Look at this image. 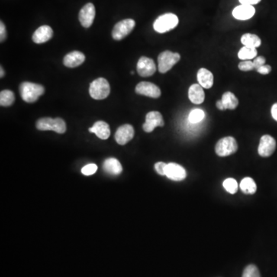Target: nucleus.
Listing matches in <instances>:
<instances>
[{"mask_svg": "<svg viewBox=\"0 0 277 277\" xmlns=\"http://www.w3.org/2000/svg\"><path fill=\"white\" fill-rule=\"evenodd\" d=\"M20 96L25 102L28 104L37 101L45 93L44 87L40 84L33 83V82H24L20 85Z\"/></svg>", "mask_w": 277, "mask_h": 277, "instance_id": "obj_1", "label": "nucleus"}, {"mask_svg": "<svg viewBox=\"0 0 277 277\" xmlns=\"http://www.w3.org/2000/svg\"><path fill=\"white\" fill-rule=\"evenodd\" d=\"M36 128L42 131H47V130H51V131L56 132V133L62 134L66 133V125L64 120L61 118H42L38 120L36 123Z\"/></svg>", "mask_w": 277, "mask_h": 277, "instance_id": "obj_2", "label": "nucleus"}, {"mask_svg": "<svg viewBox=\"0 0 277 277\" xmlns=\"http://www.w3.org/2000/svg\"><path fill=\"white\" fill-rule=\"evenodd\" d=\"M179 19L175 14H166L156 19L153 23L155 31L159 33H164L170 31L177 27Z\"/></svg>", "mask_w": 277, "mask_h": 277, "instance_id": "obj_3", "label": "nucleus"}, {"mask_svg": "<svg viewBox=\"0 0 277 277\" xmlns=\"http://www.w3.org/2000/svg\"><path fill=\"white\" fill-rule=\"evenodd\" d=\"M110 94V84L104 78L95 79L89 85V94L94 100H104L108 97Z\"/></svg>", "mask_w": 277, "mask_h": 277, "instance_id": "obj_4", "label": "nucleus"}, {"mask_svg": "<svg viewBox=\"0 0 277 277\" xmlns=\"http://www.w3.org/2000/svg\"><path fill=\"white\" fill-rule=\"evenodd\" d=\"M179 59L180 55L179 53H172L169 50L162 52L158 56V70L160 73H166L179 62Z\"/></svg>", "mask_w": 277, "mask_h": 277, "instance_id": "obj_5", "label": "nucleus"}, {"mask_svg": "<svg viewBox=\"0 0 277 277\" xmlns=\"http://www.w3.org/2000/svg\"><path fill=\"white\" fill-rule=\"evenodd\" d=\"M237 150V142L232 136H226V137L223 138L217 142L215 146L216 153L222 157L234 154Z\"/></svg>", "mask_w": 277, "mask_h": 277, "instance_id": "obj_6", "label": "nucleus"}, {"mask_svg": "<svg viewBox=\"0 0 277 277\" xmlns=\"http://www.w3.org/2000/svg\"><path fill=\"white\" fill-rule=\"evenodd\" d=\"M136 23L132 19H127L119 22L113 28L112 36L115 40H122L127 37L134 29Z\"/></svg>", "mask_w": 277, "mask_h": 277, "instance_id": "obj_7", "label": "nucleus"}, {"mask_svg": "<svg viewBox=\"0 0 277 277\" xmlns=\"http://www.w3.org/2000/svg\"><path fill=\"white\" fill-rule=\"evenodd\" d=\"M276 148V142L272 136L264 135L261 137L258 147V153L262 157L272 156Z\"/></svg>", "mask_w": 277, "mask_h": 277, "instance_id": "obj_8", "label": "nucleus"}, {"mask_svg": "<svg viewBox=\"0 0 277 277\" xmlns=\"http://www.w3.org/2000/svg\"><path fill=\"white\" fill-rule=\"evenodd\" d=\"M164 124V120L159 112H149L146 115V122L143 124V129L146 133H151L156 127H163Z\"/></svg>", "mask_w": 277, "mask_h": 277, "instance_id": "obj_9", "label": "nucleus"}, {"mask_svg": "<svg viewBox=\"0 0 277 277\" xmlns=\"http://www.w3.org/2000/svg\"><path fill=\"white\" fill-rule=\"evenodd\" d=\"M156 66L152 59L142 56L137 62V72L143 77H149L156 72Z\"/></svg>", "mask_w": 277, "mask_h": 277, "instance_id": "obj_10", "label": "nucleus"}, {"mask_svg": "<svg viewBox=\"0 0 277 277\" xmlns=\"http://www.w3.org/2000/svg\"><path fill=\"white\" fill-rule=\"evenodd\" d=\"M136 93L150 98L157 99L161 96V90L157 85L149 82H141L136 86Z\"/></svg>", "mask_w": 277, "mask_h": 277, "instance_id": "obj_11", "label": "nucleus"}, {"mask_svg": "<svg viewBox=\"0 0 277 277\" xmlns=\"http://www.w3.org/2000/svg\"><path fill=\"white\" fill-rule=\"evenodd\" d=\"M96 10L93 4H87L81 9L79 14V20L81 25L85 28H89L92 26L95 19Z\"/></svg>", "mask_w": 277, "mask_h": 277, "instance_id": "obj_12", "label": "nucleus"}, {"mask_svg": "<svg viewBox=\"0 0 277 277\" xmlns=\"http://www.w3.org/2000/svg\"><path fill=\"white\" fill-rule=\"evenodd\" d=\"M134 129L131 125L125 124L119 127L115 134L116 141L120 145L127 144L134 137Z\"/></svg>", "mask_w": 277, "mask_h": 277, "instance_id": "obj_13", "label": "nucleus"}, {"mask_svg": "<svg viewBox=\"0 0 277 277\" xmlns=\"http://www.w3.org/2000/svg\"><path fill=\"white\" fill-rule=\"evenodd\" d=\"M166 175L172 180L182 181L187 177V172L180 165L170 162L166 165Z\"/></svg>", "mask_w": 277, "mask_h": 277, "instance_id": "obj_14", "label": "nucleus"}, {"mask_svg": "<svg viewBox=\"0 0 277 277\" xmlns=\"http://www.w3.org/2000/svg\"><path fill=\"white\" fill-rule=\"evenodd\" d=\"M53 29L49 26H42L35 31L33 35V41L37 44L46 43L53 37Z\"/></svg>", "mask_w": 277, "mask_h": 277, "instance_id": "obj_15", "label": "nucleus"}, {"mask_svg": "<svg viewBox=\"0 0 277 277\" xmlns=\"http://www.w3.org/2000/svg\"><path fill=\"white\" fill-rule=\"evenodd\" d=\"M255 10L253 6L243 5L238 6L233 10V16L235 19L239 20H247L254 16Z\"/></svg>", "mask_w": 277, "mask_h": 277, "instance_id": "obj_16", "label": "nucleus"}, {"mask_svg": "<svg viewBox=\"0 0 277 277\" xmlns=\"http://www.w3.org/2000/svg\"><path fill=\"white\" fill-rule=\"evenodd\" d=\"M188 97L193 104L200 105L204 102L205 93L200 84H193L188 90Z\"/></svg>", "mask_w": 277, "mask_h": 277, "instance_id": "obj_17", "label": "nucleus"}, {"mask_svg": "<svg viewBox=\"0 0 277 277\" xmlns=\"http://www.w3.org/2000/svg\"><path fill=\"white\" fill-rule=\"evenodd\" d=\"M85 59V55L81 52H71L65 56L63 64L68 68L77 67L83 63Z\"/></svg>", "mask_w": 277, "mask_h": 277, "instance_id": "obj_18", "label": "nucleus"}, {"mask_svg": "<svg viewBox=\"0 0 277 277\" xmlns=\"http://www.w3.org/2000/svg\"><path fill=\"white\" fill-rule=\"evenodd\" d=\"M197 80L203 88L210 89L213 85L214 77L210 70L205 68H201L197 72Z\"/></svg>", "mask_w": 277, "mask_h": 277, "instance_id": "obj_19", "label": "nucleus"}, {"mask_svg": "<svg viewBox=\"0 0 277 277\" xmlns=\"http://www.w3.org/2000/svg\"><path fill=\"white\" fill-rule=\"evenodd\" d=\"M89 131L95 133L101 140H107L110 136V126L104 121L94 123V127L89 128Z\"/></svg>", "mask_w": 277, "mask_h": 277, "instance_id": "obj_20", "label": "nucleus"}, {"mask_svg": "<svg viewBox=\"0 0 277 277\" xmlns=\"http://www.w3.org/2000/svg\"><path fill=\"white\" fill-rule=\"evenodd\" d=\"M104 169L107 173L114 175H119L123 171L121 163L115 158L106 159L104 163Z\"/></svg>", "mask_w": 277, "mask_h": 277, "instance_id": "obj_21", "label": "nucleus"}, {"mask_svg": "<svg viewBox=\"0 0 277 277\" xmlns=\"http://www.w3.org/2000/svg\"><path fill=\"white\" fill-rule=\"evenodd\" d=\"M221 100L225 110H235L239 105V100L236 98V96L231 92H226L223 94Z\"/></svg>", "mask_w": 277, "mask_h": 277, "instance_id": "obj_22", "label": "nucleus"}, {"mask_svg": "<svg viewBox=\"0 0 277 277\" xmlns=\"http://www.w3.org/2000/svg\"><path fill=\"white\" fill-rule=\"evenodd\" d=\"M241 43L243 46H247L250 48H258L260 46L261 40L259 36L251 33H246L243 35L241 37Z\"/></svg>", "mask_w": 277, "mask_h": 277, "instance_id": "obj_23", "label": "nucleus"}, {"mask_svg": "<svg viewBox=\"0 0 277 277\" xmlns=\"http://www.w3.org/2000/svg\"><path fill=\"white\" fill-rule=\"evenodd\" d=\"M240 189L244 194H254L257 190L256 182L252 178L246 177L240 182Z\"/></svg>", "mask_w": 277, "mask_h": 277, "instance_id": "obj_24", "label": "nucleus"}, {"mask_svg": "<svg viewBox=\"0 0 277 277\" xmlns=\"http://www.w3.org/2000/svg\"><path fill=\"white\" fill-rule=\"evenodd\" d=\"M257 56V50L256 48L243 46L238 53V57L241 60H250Z\"/></svg>", "mask_w": 277, "mask_h": 277, "instance_id": "obj_25", "label": "nucleus"}, {"mask_svg": "<svg viewBox=\"0 0 277 277\" xmlns=\"http://www.w3.org/2000/svg\"><path fill=\"white\" fill-rule=\"evenodd\" d=\"M15 102V95L11 90H4L0 93V105L10 107Z\"/></svg>", "mask_w": 277, "mask_h": 277, "instance_id": "obj_26", "label": "nucleus"}, {"mask_svg": "<svg viewBox=\"0 0 277 277\" xmlns=\"http://www.w3.org/2000/svg\"><path fill=\"white\" fill-rule=\"evenodd\" d=\"M205 117V113L204 110L200 109H194L190 113L189 115V121L191 123H198L202 121Z\"/></svg>", "mask_w": 277, "mask_h": 277, "instance_id": "obj_27", "label": "nucleus"}, {"mask_svg": "<svg viewBox=\"0 0 277 277\" xmlns=\"http://www.w3.org/2000/svg\"><path fill=\"white\" fill-rule=\"evenodd\" d=\"M223 187L229 194H234L238 191V183L236 179L228 178L223 182Z\"/></svg>", "mask_w": 277, "mask_h": 277, "instance_id": "obj_28", "label": "nucleus"}, {"mask_svg": "<svg viewBox=\"0 0 277 277\" xmlns=\"http://www.w3.org/2000/svg\"><path fill=\"white\" fill-rule=\"evenodd\" d=\"M242 277H261V275L259 269L255 265L251 264L245 268Z\"/></svg>", "mask_w": 277, "mask_h": 277, "instance_id": "obj_29", "label": "nucleus"}, {"mask_svg": "<svg viewBox=\"0 0 277 277\" xmlns=\"http://www.w3.org/2000/svg\"><path fill=\"white\" fill-rule=\"evenodd\" d=\"M238 67H239L240 70L244 71V72L253 70V69H255L253 61L250 60L242 61V62L239 63Z\"/></svg>", "mask_w": 277, "mask_h": 277, "instance_id": "obj_30", "label": "nucleus"}, {"mask_svg": "<svg viewBox=\"0 0 277 277\" xmlns=\"http://www.w3.org/2000/svg\"><path fill=\"white\" fill-rule=\"evenodd\" d=\"M97 170V166L94 163L86 165L82 169V173L85 175H90L95 173Z\"/></svg>", "mask_w": 277, "mask_h": 277, "instance_id": "obj_31", "label": "nucleus"}, {"mask_svg": "<svg viewBox=\"0 0 277 277\" xmlns=\"http://www.w3.org/2000/svg\"><path fill=\"white\" fill-rule=\"evenodd\" d=\"M166 163L162 162H156L155 164V169L159 175H166Z\"/></svg>", "mask_w": 277, "mask_h": 277, "instance_id": "obj_32", "label": "nucleus"}, {"mask_svg": "<svg viewBox=\"0 0 277 277\" xmlns=\"http://www.w3.org/2000/svg\"><path fill=\"white\" fill-rule=\"evenodd\" d=\"M253 64H254L255 69H259L262 66H264L266 63V59L263 56H256L254 60L253 61Z\"/></svg>", "mask_w": 277, "mask_h": 277, "instance_id": "obj_33", "label": "nucleus"}, {"mask_svg": "<svg viewBox=\"0 0 277 277\" xmlns=\"http://www.w3.org/2000/svg\"><path fill=\"white\" fill-rule=\"evenodd\" d=\"M272 70V68L269 65H264V66H261L259 69H256L257 72L262 74V75H267Z\"/></svg>", "mask_w": 277, "mask_h": 277, "instance_id": "obj_34", "label": "nucleus"}, {"mask_svg": "<svg viewBox=\"0 0 277 277\" xmlns=\"http://www.w3.org/2000/svg\"><path fill=\"white\" fill-rule=\"evenodd\" d=\"M7 38V30L5 25L3 22L0 23V41L4 42Z\"/></svg>", "mask_w": 277, "mask_h": 277, "instance_id": "obj_35", "label": "nucleus"}, {"mask_svg": "<svg viewBox=\"0 0 277 277\" xmlns=\"http://www.w3.org/2000/svg\"><path fill=\"white\" fill-rule=\"evenodd\" d=\"M239 1L243 5L253 6L259 4L261 0H239Z\"/></svg>", "mask_w": 277, "mask_h": 277, "instance_id": "obj_36", "label": "nucleus"}, {"mask_svg": "<svg viewBox=\"0 0 277 277\" xmlns=\"http://www.w3.org/2000/svg\"><path fill=\"white\" fill-rule=\"evenodd\" d=\"M271 114H272V118L277 121V103L272 106V109H271Z\"/></svg>", "mask_w": 277, "mask_h": 277, "instance_id": "obj_37", "label": "nucleus"}, {"mask_svg": "<svg viewBox=\"0 0 277 277\" xmlns=\"http://www.w3.org/2000/svg\"><path fill=\"white\" fill-rule=\"evenodd\" d=\"M217 108L219 109L220 110H225L224 107H223V103H222V100H218L217 102Z\"/></svg>", "mask_w": 277, "mask_h": 277, "instance_id": "obj_38", "label": "nucleus"}, {"mask_svg": "<svg viewBox=\"0 0 277 277\" xmlns=\"http://www.w3.org/2000/svg\"><path fill=\"white\" fill-rule=\"evenodd\" d=\"M0 69H1V75H0V77L3 78L4 76V70L3 69L2 66H1Z\"/></svg>", "mask_w": 277, "mask_h": 277, "instance_id": "obj_39", "label": "nucleus"}, {"mask_svg": "<svg viewBox=\"0 0 277 277\" xmlns=\"http://www.w3.org/2000/svg\"><path fill=\"white\" fill-rule=\"evenodd\" d=\"M131 74H132V75H133V74H134V72H133V71H132Z\"/></svg>", "mask_w": 277, "mask_h": 277, "instance_id": "obj_40", "label": "nucleus"}]
</instances>
